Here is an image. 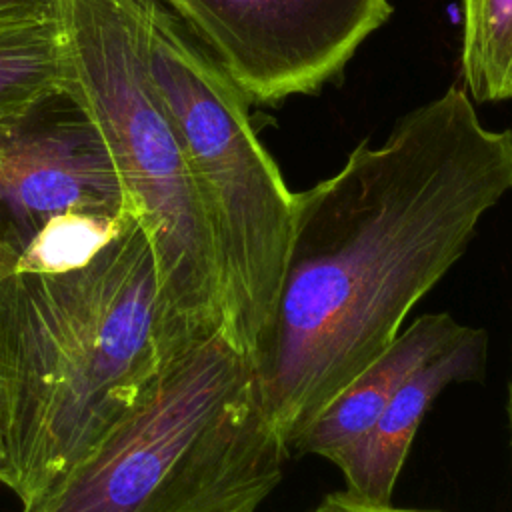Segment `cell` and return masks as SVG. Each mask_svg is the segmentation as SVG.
I'll return each mask as SVG.
<instances>
[{
  "instance_id": "obj_15",
  "label": "cell",
  "mask_w": 512,
  "mask_h": 512,
  "mask_svg": "<svg viewBox=\"0 0 512 512\" xmlns=\"http://www.w3.org/2000/svg\"><path fill=\"white\" fill-rule=\"evenodd\" d=\"M16 264H18V256L14 254V250L0 236V280L4 276L12 274L16 270Z\"/></svg>"
},
{
  "instance_id": "obj_5",
  "label": "cell",
  "mask_w": 512,
  "mask_h": 512,
  "mask_svg": "<svg viewBox=\"0 0 512 512\" xmlns=\"http://www.w3.org/2000/svg\"><path fill=\"white\" fill-rule=\"evenodd\" d=\"M146 50L210 228L222 332L248 356L282 286L294 192L256 138L248 98L162 0H146Z\"/></svg>"
},
{
  "instance_id": "obj_7",
  "label": "cell",
  "mask_w": 512,
  "mask_h": 512,
  "mask_svg": "<svg viewBox=\"0 0 512 512\" xmlns=\"http://www.w3.org/2000/svg\"><path fill=\"white\" fill-rule=\"evenodd\" d=\"M70 212L132 210L96 126L58 92L0 130V236L20 258L50 220Z\"/></svg>"
},
{
  "instance_id": "obj_17",
  "label": "cell",
  "mask_w": 512,
  "mask_h": 512,
  "mask_svg": "<svg viewBox=\"0 0 512 512\" xmlns=\"http://www.w3.org/2000/svg\"><path fill=\"white\" fill-rule=\"evenodd\" d=\"M506 412H508V424H510V446H512V372H510V380H508V404H506Z\"/></svg>"
},
{
  "instance_id": "obj_9",
  "label": "cell",
  "mask_w": 512,
  "mask_h": 512,
  "mask_svg": "<svg viewBox=\"0 0 512 512\" xmlns=\"http://www.w3.org/2000/svg\"><path fill=\"white\" fill-rule=\"evenodd\" d=\"M466 328L448 312L418 316L312 418L288 446L290 458L312 454L334 462L370 430L396 390Z\"/></svg>"
},
{
  "instance_id": "obj_16",
  "label": "cell",
  "mask_w": 512,
  "mask_h": 512,
  "mask_svg": "<svg viewBox=\"0 0 512 512\" xmlns=\"http://www.w3.org/2000/svg\"><path fill=\"white\" fill-rule=\"evenodd\" d=\"M4 472V386H2V370H0V484Z\"/></svg>"
},
{
  "instance_id": "obj_13",
  "label": "cell",
  "mask_w": 512,
  "mask_h": 512,
  "mask_svg": "<svg viewBox=\"0 0 512 512\" xmlns=\"http://www.w3.org/2000/svg\"><path fill=\"white\" fill-rule=\"evenodd\" d=\"M56 18V0H0V28Z\"/></svg>"
},
{
  "instance_id": "obj_3",
  "label": "cell",
  "mask_w": 512,
  "mask_h": 512,
  "mask_svg": "<svg viewBox=\"0 0 512 512\" xmlns=\"http://www.w3.org/2000/svg\"><path fill=\"white\" fill-rule=\"evenodd\" d=\"M288 458L250 358L220 330L176 350L104 442L22 512H258Z\"/></svg>"
},
{
  "instance_id": "obj_6",
  "label": "cell",
  "mask_w": 512,
  "mask_h": 512,
  "mask_svg": "<svg viewBox=\"0 0 512 512\" xmlns=\"http://www.w3.org/2000/svg\"><path fill=\"white\" fill-rule=\"evenodd\" d=\"M254 104L314 94L390 16L388 0H162Z\"/></svg>"
},
{
  "instance_id": "obj_10",
  "label": "cell",
  "mask_w": 512,
  "mask_h": 512,
  "mask_svg": "<svg viewBox=\"0 0 512 512\" xmlns=\"http://www.w3.org/2000/svg\"><path fill=\"white\" fill-rule=\"evenodd\" d=\"M66 86L56 18L0 28V130L10 128Z\"/></svg>"
},
{
  "instance_id": "obj_8",
  "label": "cell",
  "mask_w": 512,
  "mask_h": 512,
  "mask_svg": "<svg viewBox=\"0 0 512 512\" xmlns=\"http://www.w3.org/2000/svg\"><path fill=\"white\" fill-rule=\"evenodd\" d=\"M486 362V332L470 326L424 362L396 390L370 430L332 462L344 478V490L374 504H392L398 476L424 414L450 384L482 378Z\"/></svg>"
},
{
  "instance_id": "obj_1",
  "label": "cell",
  "mask_w": 512,
  "mask_h": 512,
  "mask_svg": "<svg viewBox=\"0 0 512 512\" xmlns=\"http://www.w3.org/2000/svg\"><path fill=\"white\" fill-rule=\"evenodd\" d=\"M508 192L512 130L486 128L456 86L294 192L282 286L248 354L286 448L396 338Z\"/></svg>"
},
{
  "instance_id": "obj_2",
  "label": "cell",
  "mask_w": 512,
  "mask_h": 512,
  "mask_svg": "<svg viewBox=\"0 0 512 512\" xmlns=\"http://www.w3.org/2000/svg\"><path fill=\"white\" fill-rule=\"evenodd\" d=\"M184 346L136 216L76 268L4 276L2 486L22 508L56 490Z\"/></svg>"
},
{
  "instance_id": "obj_12",
  "label": "cell",
  "mask_w": 512,
  "mask_h": 512,
  "mask_svg": "<svg viewBox=\"0 0 512 512\" xmlns=\"http://www.w3.org/2000/svg\"><path fill=\"white\" fill-rule=\"evenodd\" d=\"M134 216L118 218L70 212L50 220L20 254L16 270L60 272L88 262Z\"/></svg>"
},
{
  "instance_id": "obj_11",
  "label": "cell",
  "mask_w": 512,
  "mask_h": 512,
  "mask_svg": "<svg viewBox=\"0 0 512 512\" xmlns=\"http://www.w3.org/2000/svg\"><path fill=\"white\" fill-rule=\"evenodd\" d=\"M462 76L474 102L512 98V0H462Z\"/></svg>"
},
{
  "instance_id": "obj_14",
  "label": "cell",
  "mask_w": 512,
  "mask_h": 512,
  "mask_svg": "<svg viewBox=\"0 0 512 512\" xmlns=\"http://www.w3.org/2000/svg\"><path fill=\"white\" fill-rule=\"evenodd\" d=\"M310 512H436V510H410V508H396L392 504H374L342 488L338 492L326 494Z\"/></svg>"
},
{
  "instance_id": "obj_4",
  "label": "cell",
  "mask_w": 512,
  "mask_h": 512,
  "mask_svg": "<svg viewBox=\"0 0 512 512\" xmlns=\"http://www.w3.org/2000/svg\"><path fill=\"white\" fill-rule=\"evenodd\" d=\"M66 86L102 136L128 208L146 230L168 322L182 342L222 330L210 228L154 86L146 0H56Z\"/></svg>"
}]
</instances>
